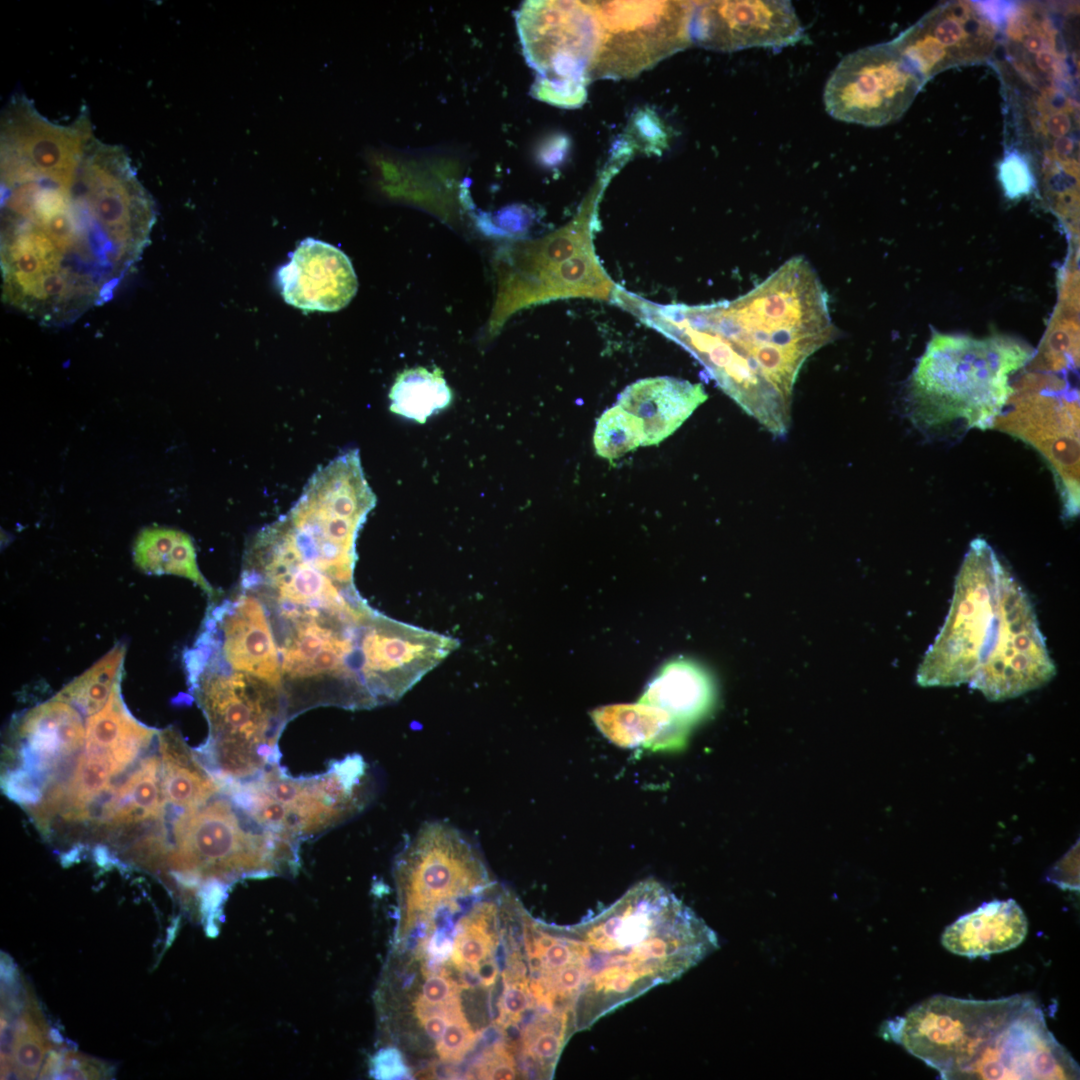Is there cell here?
I'll list each match as a JSON object with an SVG mask.
<instances>
[{
  "instance_id": "obj_1",
  "label": "cell",
  "mask_w": 1080,
  "mask_h": 1080,
  "mask_svg": "<svg viewBox=\"0 0 1080 1080\" xmlns=\"http://www.w3.org/2000/svg\"><path fill=\"white\" fill-rule=\"evenodd\" d=\"M628 311L692 353L730 398L777 437L789 430L803 364L837 334L823 284L801 255L731 301L658 305L634 296Z\"/></svg>"
},
{
  "instance_id": "obj_9",
  "label": "cell",
  "mask_w": 1080,
  "mask_h": 1080,
  "mask_svg": "<svg viewBox=\"0 0 1080 1080\" xmlns=\"http://www.w3.org/2000/svg\"><path fill=\"white\" fill-rule=\"evenodd\" d=\"M233 791L263 826L297 845L362 811L374 785L367 763L354 754L311 778H292L278 765Z\"/></svg>"
},
{
  "instance_id": "obj_2",
  "label": "cell",
  "mask_w": 1080,
  "mask_h": 1080,
  "mask_svg": "<svg viewBox=\"0 0 1080 1080\" xmlns=\"http://www.w3.org/2000/svg\"><path fill=\"white\" fill-rule=\"evenodd\" d=\"M557 965L537 974L546 1005L573 1032L671 982L719 946L714 931L654 879L632 886L594 917L556 928Z\"/></svg>"
},
{
  "instance_id": "obj_14",
  "label": "cell",
  "mask_w": 1080,
  "mask_h": 1080,
  "mask_svg": "<svg viewBox=\"0 0 1080 1080\" xmlns=\"http://www.w3.org/2000/svg\"><path fill=\"white\" fill-rule=\"evenodd\" d=\"M95 139L86 109L69 125L55 124L26 95L16 93L1 114V185L72 179Z\"/></svg>"
},
{
  "instance_id": "obj_6",
  "label": "cell",
  "mask_w": 1080,
  "mask_h": 1080,
  "mask_svg": "<svg viewBox=\"0 0 1080 1080\" xmlns=\"http://www.w3.org/2000/svg\"><path fill=\"white\" fill-rule=\"evenodd\" d=\"M187 666L209 722L203 754L214 778L245 783L278 766V739L290 720L282 689L208 661Z\"/></svg>"
},
{
  "instance_id": "obj_7",
  "label": "cell",
  "mask_w": 1080,
  "mask_h": 1080,
  "mask_svg": "<svg viewBox=\"0 0 1080 1080\" xmlns=\"http://www.w3.org/2000/svg\"><path fill=\"white\" fill-rule=\"evenodd\" d=\"M166 863L186 885L268 874L291 864L296 844L263 826L226 788L175 813Z\"/></svg>"
},
{
  "instance_id": "obj_36",
  "label": "cell",
  "mask_w": 1080,
  "mask_h": 1080,
  "mask_svg": "<svg viewBox=\"0 0 1080 1080\" xmlns=\"http://www.w3.org/2000/svg\"><path fill=\"white\" fill-rule=\"evenodd\" d=\"M474 1071L480 1079H514L519 1074L511 1051L501 1043L483 1054Z\"/></svg>"
},
{
  "instance_id": "obj_13",
  "label": "cell",
  "mask_w": 1080,
  "mask_h": 1080,
  "mask_svg": "<svg viewBox=\"0 0 1080 1080\" xmlns=\"http://www.w3.org/2000/svg\"><path fill=\"white\" fill-rule=\"evenodd\" d=\"M925 84L889 41L844 56L826 82L823 100L831 117L877 127L898 120Z\"/></svg>"
},
{
  "instance_id": "obj_35",
  "label": "cell",
  "mask_w": 1080,
  "mask_h": 1080,
  "mask_svg": "<svg viewBox=\"0 0 1080 1080\" xmlns=\"http://www.w3.org/2000/svg\"><path fill=\"white\" fill-rule=\"evenodd\" d=\"M45 1078L61 1079H99L107 1076V1068L100 1062L88 1059L85 1056L67 1054L61 1060L55 1056L49 1059L40 1073Z\"/></svg>"
},
{
  "instance_id": "obj_4",
  "label": "cell",
  "mask_w": 1080,
  "mask_h": 1080,
  "mask_svg": "<svg viewBox=\"0 0 1080 1080\" xmlns=\"http://www.w3.org/2000/svg\"><path fill=\"white\" fill-rule=\"evenodd\" d=\"M902 1045L942 1079H1078L1079 1067L1029 995L970 1000L934 995L887 1021Z\"/></svg>"
},
{
  "instance_id": "obj_31",
  "label": "cell",
  "mask_w": 1080,
  "mask_h": 1080,
  "mask_svg": "<svg viewBox=\"0 0 1080 1080\" xmlns=\"http://www.w3.org/2000/svg\"><path fill=\"white\" fill-rule=\"evenodd\" d=\"M33 1010H27L17 1027L12 1044L15 1070L20 1078H33L39 1070L47 1051L46 1035L41 1019Z\"/></svg>"
},
{
  "instance_id": "obj_20",
  "label": "cell",
  "mask_w": 1080,
  "mask_h": 1080,
  "mask_svg": "<svg viewBox=\"0 0 1080 1080\" xmlns=\"http://www.w3.org/2000/svg\"><path fill=\"white\" fill-rule=\"evenodd\" d=\"M1027 932L1026 915L1015 900H993L947 926L941 943L959 956L989 957L1018 947Z\"/></svg>"
},
{
  "instance_id": "obj_32",
  "label": "cell",
  "mask_w": 1080,
  "mask_h": 1080,
  "mask_svg": "<svg viewBox=\"0 0 1080 1080\" xmlns=\"http://www.w3.org/2000/svg\"><path fill=\"white\" fill-rule=\"evenodd\" d=\"M623 139L635 151L661 154L668 146L669 133L661 119L647 108L638 110L631 117Z\"/></svg>"
},
{
  "instance_id": "obj_15",
  "label": "cell",
  "mask_w": 1080,
  "mask_h": 1080,
  "mask_svg": "<svg viewBox=\"0 0 1080 1080\" xmlns=\"http://www.w3.org/2000/svg\"><path fill=\"white\" fill-rule=\"evenodd\" d=\"M997 36V26L979 7L968 1H949L891 42L927 83L945 70L988 61Z\"/></svg>"
},
{
  "instance_id": "obj_10",
  "label": "cell",
  "mask_w": 1080,
  "mask_h": 1080,
  "mask_svg": "<svg viewBox=\"0 0 1080 1080\" xmlns=\"http://www.w3.org/2000/svg\"><path fill=\"white\" fill-rule=\"evenodd\" d=\"M527 62L538 76L534 97L578 107L597 52L599 27L590 1H527L516 13Z\"/></svg>"
},
{
  "instance_id": "obj_29",
  "label": "cell",
  "mask_w": 1080,
  "mask_h": 1080,
  "mask_svg": "<svg viewBox=\"0 0 1080 1080\" xmlns=\"http://www.w3.org/2000/svg\"><path fill=\"white\" fill-rule=\"evenodd\" d=\"M124 654L123 646L114 647L54 698L75 705L87 715L97 713L106 705L112 691L119 684Z\"/></svg>"
},
{
  "instance_id": "obj_5",
  "label": "cell",
  "mask_w": 1080,
  "mask_h": 1080,
  "mask_svg": "<svg viewBox=\"0 0 1080 1080\" xmlns=\"http://www.w3.org/2000/svg\"><path fill=\"white\" fill-rule=\"evenodd\" d=\"M1032 356L1008 336L934 333L908 384V416L935 434L993 428L1014 392L1012 375Z\"/></svg>"
},
{
  "instance_id": "obj_37",
  "label": "cell",
  "mask_w": 1080,
  "mask_h": 1080,
  "mask_svg": "<svg viewBox=\"0 0 1080 1080\" xmlns=\"http://www.w3.org/2000/svg\"><path fill=\"white\" fill-rule=\"evenodd\" d=\"M1048 878L1063 888L1078 889V844L1058 861Z\"/></svg>"
},
{
  "instance_id": "obj_24",
  "label": "cell",
  "mask_w": 1080,
  "mask_h": 1080,
  "mask_svg": "<svg viewBox=\"0 0 1080 1080\" xmlns=\"http://www.w3.org/2000/svg\"><path fill=\"white\" fill-rule=\"evenodd\" d=\"M155 734V730L130 715L117 684L106 705L87 719L85 748L108 753L120 773L134 762Z\"/></svg>"
},
{
  "instance_id": "obj_34",
  "label": "cell",
  "mask_w": 1080,
  "mask_h": 1080,
  "mask_svg": "<svg viewBox=\"0 0 1080 1080\" xmlns=\"http://www.w3.org/2000/svg\"><path fill=\"white\" fill-rule=\"evenodd\" d=\"M476 1042V1035L465 1016L452 1020L435 1045L439 1060L458 1062L463 1060Z\"/></svg>"
},
{
  "instance_id": "obj_23",
  "label": "cell",
  "mask_w": 1080,
  "mask_h": 1080,
  "mask_svg": "<svg viewBox=\"0 0 1080 1080\" xmlns=\"http://www.w3.org/2000/svg\"><path fill=\"white\" fill-rule=\"evenodd\" d=\"M19 734L25 740L26 761L39 771L57 765L85 741L77 711L55 698L30 710L21 721Z\"/></svg>"
},
{
  "instance_id": "obj_25",
  "label": "cell",
  "mask_w": 1080,
  "mask_h": 1080,
  "mask_svg": "<svg viewBox=\"0 0 1080 1080\" xmlns=\"http://www.w3.org/2000/svg\"><path fill=\"white\" fill-rule=\"evenodd\" d=\"M133 558L136 566L145 573L185 577L213 600L219 596L198 568L191 537L182 531L164 527L142 530L134 543Z\"/></svg>"
},
{
  "instance_id": "obj_28",
  "label": "cell",
  "mask_w": 1080,
  "mask_h": 1080,
  "mask_svg": "<svg viewBox=\"0 0 1080 1080\" xmlns=\"http://www.w3.org/2000/svg\"><path fill=\"white\" fill-rule=\"evenodd\" d=\"M119 774L112 757L98 750H86L77 759L74 771L66 789L55 788L51 791L48 808L65 802L69 812L66 819H85L88 806L100 799L101 794H108L112 776Z\"/></svg>"
},
{
  "instance_id": "obj_11",
  "label": "cell",
  "mask_w": 1080,
  "mask_h": 1080,
  "mask_svg": "<svg viewBox=\"0 0 1080 1080\" xmlns=\"http://www.w3.org/2000/svg\"><path fill=\"white\" fill-rule=\"evenodd\" d=\"M396 882L412 921L457 909L494 884L476 847L442 822L425 824L408 843L396 865Z\"/></svg>"
},
{
  "instance_id": "obj_22",
  "label": "cell",
  "mask_w": 1080,
  "mask_h": 1080,
  "mask_svg": "<svg viewBox=\"0 0 1080 1080\" xmlns=\"http://www.w3.org/2000/svg\"><path fill=\"white\" fill-rule=\"evenodd\" d=\"M639 701L665 711L691 728L713 711L716 689L703 667L690 660L675 659L658 670Z\"/></svg>"
},
{
  "instance_id": "obj_12",
  "label": "cell",
  "mask_w": 1080,
  "mask_h": 1080,
  "mask_svg": "<svg viewBox=\"0 0 1080 1080\" xmlns=\"http://www.w3.org/2000/svg\"><path fill=\"white\" fill-rule=\"evenodd\" d=\"M599 41L590 80L633 78L692 44L694 1H590Z\"/></svg>"
},
{
  "instance_id": "obj_18",
  "label": "cell",
  "mask_w": 1080,
  "mask_h": 1080,
  "mask_svg": "<svg viewBox=\"0 0 1080 1080\" xmlns=\"http://www.w3.org/2000/svg\"><path fill=\"white\" fill-rule=\"evenodd\" d=\"M276 283L287 304L305 311L335 312L358 289L350 259L337 247L314 238L302 240L279 267Z\"/></svg>"
},
{
  "instance_id": "obj_33",
  "label": "cell",
  "mask_w": 1080,
  "mask_h": 1080,
  "mask_svg": "<svg viewBox=\"0 0 1080 1080\" xmlns=\"http://www.w3.org/2000/svg\"><path fill=\"white\" fill-rule=\"evenodd\" d=\"M998 179L1007 198L1029 195L1035 186V176L1028 156L1018 150L1007 151L998 166Z\"/></svg>"
},
{
  "instance_id": "obj_27",
  "label": "cell",
  "mask_w": 1080,
  "mask_h": 1080,
  "mask_svg": "<svg viewBox=\"0 0 1080 1080\" xmlns=\"http://www.w3.org/2000/svg\"><path fill=\"white\" fill-rule=\"evenodd\" d=\"M391 412L404 418L425 423L431 415L445 409L452 401V392L439 368L406 369L395 379L389 393Z\"/></svg>"
},
{
  "instance_id": "obj_17",
  "label": "cell",
  "mask_w": 1080,
  "mask_h": 1080,
  "mask_svg": "<svg viewBox=\"0 0 1080 1080\" xmlns=\"http://www.w3.org/2000/svg\"><path fill=\"white\" fill-rule=\"evenodd\" d=\"M692 44L734 52L752 47L781 49L804 37L790 1H694Z\"/></svg>"
},
{
  "instance_id": "obj_21",
  "label": "cell",
  "mask_w": 1080,
  "mask_h": 1080,
  "mask_svg": "<svg viewBox=\"0 0 1080 1080\" xmlns=\"http://www.w3.org/2000/svg\"><path fill=\"white\" fill-rule=\"evenodd\" d=\"M592 719L607 739L623 748L679 751L690 730L665 711L640 701L599 707Z\"/></svg>"
},
{
  "instance_id": "obj_30",
  "label": "cell",
  "mask_w": 1080,
  "mask_h": 1080,
  "mask_svg": "<svg viewBox=\"0 0 1080 1080\" xmlns=\"http://www.w3.org/2000/svg\"><path fill=\"white\" fill-rule=\"evenodd\" d=\"M642 421L618 404L597 420L593 444L597 455L612 462L643 445Z\"/></svg>"
},
{
  "instance_id": "obj_3",
  "label": "cell",
  "mask_w": 1080,
  "mask_h": 1080,
  "mask_svg": "<svg viewBox=\"0 0 1080 1080\" xmlns=\"http://www.w3.org/2000/svg\"><path fill=\"white\" fill-rule=\"evenodd\" d=\"M1056 666L1026 591L982 538L956 575L947 616L920 662L922 687L968 684L990 701L1038 689Z\"/></svg>"
},
{
  "instance_id": "obj_16",
  "label": "cell",
  "mask_w": 1080,
  "mask_h": 1080,
  "mask_svg": "<svg viewBox=\"0 0 1080 1080\" xmlns=\"http://www.w3.org/2000/svg\"><path fill=\"white\" fill-rule=\"evenodd\" d=\"M993 428L1017 437L1050 464L1063 513H1079V403L1076 396L1011 395Z\"/></svg>"
},
{
  "instance_id": "obj_19",
  "label": "cell",
  "mask_w": 1080,
  "mask_h": 1080,
  "mask_svg": "<svg viewBox=\"0 0 1080 1080\" xmlns=\"http://www.w3.org/2000/svg\"><path fill=\"white\" fill-rule=\"evenodd\" d=\"M706 399L701 384L661 376L628 385L617 404L642 421V446H651L672 435Z\"/></svg>"
},
{
  "instance_id": "obj_8",
  "label": "cell",
  "mask_w": 1080,
  "mask_h": 1080,
  "mask_svg": "<svg viewBox=\"0 0 1080 1080\" xmlns=\"http://www.w3.org/2000/svg\"><path fill=\"white\" fill-rule=\"evenodd\" d=\"M627 161L625 155L612 151L574 218L551 235L516 250L510 311L557 298L610 300L616 284L600 264L593 234L604 190Z\"/></svg>"
},
{
  "instance_id": "obj_26",
  "label": "cell",
  "mask_w": 1080,
  "mask_h": 1080,
  "mask_svg": "<svg viewBox=\"0 0 1080 1080\" xmlns=\"http://www.w3.org/2000/svg\"><path fill=\"white\" fill-rule=\"evenodd\" d=\"M160 769L158 757L142 760L138 768L109 793L98 818L113 826L163 818L166 802Z\"/></svg>"
}]
</instances>
